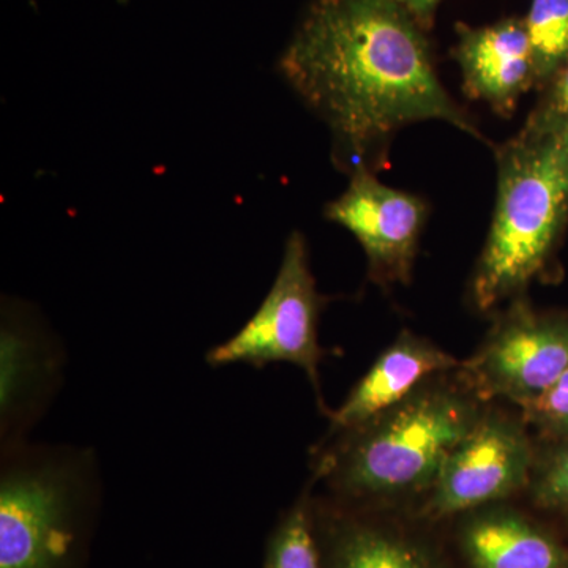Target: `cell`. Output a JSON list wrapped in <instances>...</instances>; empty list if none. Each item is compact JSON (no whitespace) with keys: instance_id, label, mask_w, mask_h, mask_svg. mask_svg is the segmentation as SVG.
Instances as JSON below:
<instances>
[{"instance_id":"cell-1","label":"cell","mask_w":568,"mask_h":568,"mask_svg":"<svg viewBox=\"0 0 568 568\" xmlns=\"http://www.w3.org/2000/svg\"><path fill=\"white\" fill-rule=\"evenodd\" d=\"M278 67L331 130L335 166L347 175L386 170L392 141L416 123L484 140L440 82L425 29L396 0H312Z\"/></svg>"},{"instance_id":"cell-2","label":"cell","mask_w":568,"mask_h":568,"mask_svg":"<svg viewBox=\"0 0 568 568\" xmlns=\"http://www.w3.org/2000/svg\"><path fill=\"white\" fill-rule=\"evenodd\" d=\"M447 375L432 377L398 405L336 435L317 474L339 504L392 510L413 497L424 499L448 454L485 410L458 376L448 381Z\"/></svg>"},{"instance_id":"cell-3","label":"cell","mask_w":568,"mask_h":568,"mask_svg":"<svg viewBox=\"0 0 568 568\" xmlns=\"http://www.w3.org/2000/svg\"><path fill=\"white\" fill-rule=\"evenodd\" d=\"M495 155V211L467 287L480 313L526 295L568 226V130L530 114Z\"/></svg>"},{"instance_id":"cell-4","label":"cell","mask_w":568,"mask_h":568,"mask_svg":"<svg viewBox=\"0 0 568 568\" xmlns=\"http://www.w3.org/2000/svg\"><path fill=\"white\" fill-rule=\"evenodd\" d=\"M92 515L67 467H11L0 485V568H85Z\"/></svg>"},{"instance_id":"cell-5","label":"cell","mask_w":568,"mask_h":568,"mask_svg":"<svg viewBox=\"0 0 568 568\" xmlns=\"http://www.w3.org/2000/svg\"><path fill=\"white\" fill-rule=\"evenodd\" d=\"M568 368V313L538 312L526 295L496 310L491 328L457 369L481 403L532 405Z\"/></svg>"},{"instance_id":"cell-6","label":"cell","mask_w":568,"mask_h":568,"mask_svg":"<svg viewBox=\"0 0 568 568\" xmlns=\"http://www.w3.org/2000/svg\"><path fill=\"white\" fill-rule=\"evenodd\" d=\"M537 448L523 417L485 407L474 428L448 454L414 518L437 526L528 491Z\"/></svg>"},{"instance_id":"cell-7","label":"cell","mask_w":568,"mask_h":568,"mask_svg":"<svg viewBox=\"0 0 568 568\" xmlns=\"http://www.w3.org/2000/svg\"><path fill=\"white\" fill-rule=\"evenodd\" d=\"M324 297L317 293L304 234L294 231L284 245L282 265L257 312L227 342L209 351L212 366L248 364L263 368L275 362L301 366L323 403L320 364L324 349L317 327Z\"/></svg>"},{"instance_id":"cell-8","label":"cell","mask_w":568,"mask_h":568,"mask_svg":"<svg viewBox=\"0 0 568 568\" xmlns=\"http://www.w3.org/2000/svg\"><path fill=\"white\" fill-rule=\"evenodd\" d=\"M345 192L324 209L328 222L354 235L368 261L369 280L384 290L410 283L429 209L424 197L394 189L372 171L347 175Z\"/></svg>"},{"instance_id":"cell-9","label":"cell","mask_w":568,"mask_h":568,"mask_svg":"<svg viewBox=\"0 0 568 568\" xmlns=\"http://www.w3.org/2000/svg\"><path fill=\"white\" fill-rule=\"evenodd\" d=\"M336 503H315L324 568H454L443 545L417 518Z\"/></svg>"},{"instance_id":"cell-10","label":"cell","mask_w":568,"mask_h":568,"mask_svg":"<svg viewBox=\"0 0 568 568\" xmlns=\"http://www.w3.org/2000/svg\"><path fill=\"white\" fill-rule=\"evenodd\" d=\"M457 36L452 54L466 95L484 102L500 118H511L523 95L538 88L525 20L506 18L481 28L458 24Z\"/></svg>"},{"instance_id":"cell-11","label":"cell","mask_w":568,"mask_h":568,"mask_svg":"<svg viewBox=\"0 0 568 568\" xmlns=\"http://www.w3.org/2000/svg\"><path fill=\"white\" fill-rule=\"evenodd\" d=\"M462 568H568V547L538 519L508 503L452 519Z\"/></svg>"},{"instance_id":"cell-12","label":"cell","mask_w":568,"mask_h":568,"mask_svg":"<svg viewBox=\"0 0 568 568\" xmlns=\"http://www.w3.org/2000/svg\"><path fill=\"white\" fill-rule=\"evenodd\" d=\"M462 365L454 355L409 331H403L377 357L375 364L343 405L331 417V435L372 420L407 398L432 377L457 372Z\"/></svg>"},{"instance_id":"cell-13","label":"cell","mask_w":568,"mask_h":568,"mask_svg":"<svg viewBox=\"0 0 568 568\" xmlns=\"http://www.w3.org/2000/svg\"><path fill=\"white\" fill-rule=\"evenodd\" d=\"M32 334L20 325H2L0 335V409L3 429L31 407L47 384V361Z\"/></svg>"},{"instance_id":"cell-14","label":"cell","mask_w":568,"mask_h":568,"mask_svg":"<svg viewBox=\"0 0 568 568\" xmlns=\"http://www.w3.org/2000/svg\"><path fill=\"white\" fill-rule=\"evenodd\" d=\"M264 568H324L310 489L276 523L265 547Z\"/></svg>"},{"instance_id":"cell-15","label":"cell","mask_w":568,"mask_h":568,"mask_svg":"<svg viewBox=\"0 0 568 568\" xmlns=\"http://www.w3.org/2000/svg\"><path fill=\"white\" fill-rule=\"evenodd\" d=\"M525 24L544 89L568 59V0H532Z\"/></svg>"},{"instance_id":"cell-16","label":"cell","mask_w":568,"mask_h":568,"mask_svg":"<svg viewBox=\"0 0 568 568\" xmlns=\"http://www.w3.org/2000/svg\"><path fill=\"white\" fill-rule=\"evenodd\" d=\"M528 493L534 506L568 523V440L538 452Z\"/></svg>"},{"instance_id":"cell-17","label":"cell","mask_w":568,"mask_h":568,"mask_svg":"<svg viewBox=\"0 0 568 568\" xmlns=\"http://www.w3.org/2000/svg\"><path fill=\"white\" fill-rule=\"evenodd\" d=\"M521 417L545 444L568 440V368L540 398L521 409Z\"/></svg>"},{"instance_id":"cell-18","label":"cell","mask_w":568,"mask_h":568,"mask_svg":"<svg viewBox=\"0 0 568 568\" xmlns=\"http://www.w3.org/2000/svg\"><path fill=\"white\" fill-rule=\"evenodd\" d=\"M544 91V97L530 114L568 130V59Z\"/></svg>"},{"instance_id":"cell-19","label":"cell","mask_w":568,"mask_h":568,"mask_svg":"<svg viewBox=\"0 0 568 568\" xmlns=\"http://www.w3.org/2000/svg\"><path fill=\"white\" fill-rule=\"evenodd\" d=\"M422 26V28H432L435 21L437 7L440 0H396Z\"/></svg>"}]
</instances>
